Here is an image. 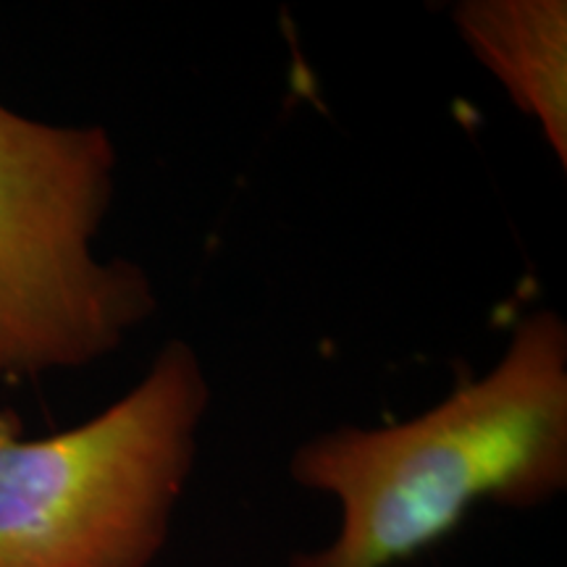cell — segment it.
Returning <instances> with one entry per match:
<instances>
[{
    "instance_id": "6da1fadb",
    "label": "cell",
    "mask_w": 567,
    "mask_h": 567,
    "mask_svg": "<svg viewBox=\"0 0 567 567\" xmlns=\"http://www.w3.org/2000/svg\"><path fill=\"white\" fill-rule=\"evenodd\" d=\"M289 476L339 502V530L289 567H394L481 502L530 509L567 486V326L536 310L492 371L413 421L326 431Z\"/></svg>"
},
{
    "instance_id": "7a4b0ae2",
    "label": "cell",
    "mask_w": 567,
    "mask_h": 567,
    "mask_svg": "<svg viewBox=\"0 0 567 567\" xmlns=\"http://www.w3.org/2000/svg\"><path fill=\"white\" fill-rule=\"evenodd\" d=\"M208 396L200 358L174 339L137 386L74 429L21 439L0 413V567H151Z\"/></svg>"
},
{
    "instance_id": "3957f363",
    "label": "cell",
    "mask_w": 567,
    "mask_h": 567,
    "mask_svg": "<svg viewBox=\"0 0 567 567\" xmlns=\"http://www.w3.org/2000/svg\"><path fill=\"white\" fill-rule=\"evenodd\" d=\"M116 147L103 126H61L0 103V384L87 368L153 316L151 279L101 260Z\"/></svg>"
},
{
    "instance_id": "277c9868",
    "label": "cell",
    "mask_w": 567,
    "mask_h": 567,
    "mask_svg": "<svg viewBox=\"0 0 567 567\" xmlns=\"http://www.w3.org/2000/svg\"><path fill=\"white\" fill-rule=\"evenodd\" d=\"M460 38L534 118L567 166V3L465 0L452 11Z\"/></svg>"
}]
</instances>
